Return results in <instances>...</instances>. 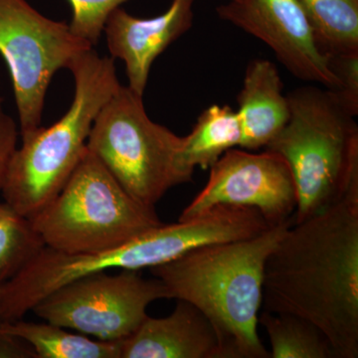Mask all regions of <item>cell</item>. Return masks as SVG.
<instances>
[{
    "instance_id": "obj_1",
    "label": "cell",
    "mask_w": 358,
    "mask_h": 358,
    "mask_svg": "<svg viewBox=\"0 0 358 358\" xmlns=\"http://www.w3.org/2000/svg\"><path fill=\"white\" fill-rule=\"evenodd\" d=\"M262 307L308 320L336 358L358 357V178L326 210L292 223L264 268Z\"/></svg>"
},
{
    "instance_id": "obj_2",
    "label": "cell",
    "mask_w": 358,
    "mask_h": 358,
    "mask_svg": "<svg viewBox=\"0 0 358 358\" xmlns=\"http://www.w3.org/2000/svg\"><path fill=\"white\" fill-rule=\"evenodd\" d=\"M291 224L248 239L199 247L150 268L171 299L188 301L210 322L219 358H270L258 334L264 268Z\"/></svg>"
},
{
    "instance_id": "obj_3",
    "label": "cell",
    "mask_w": 358,
    "mask_h": 358,
    "mask_svg": "<svg viewBox=\"0 0 358 358\" xmlns=\"http://www.w3.org/2000/svg\"><path fill=\"white\" fill-rule=\"evenodd\" d=\"M75 94L69 110L49 128L21 136L1 192L4 201L30 219L62 190L87 150L99 112L119 88L115 59L94 48L78 56L68 68Z\"/></svg>"
},
{
    "instance_id": "obj_4",
    "label": "cell",
    "mask_w": 358,
    "mask_h": 358,
    "mask_svg": "<svg viewBox=\"0 0 358 358\" xmlns=\"http://www.w3.org/2000/svg\"><path fill=\"white\" fill-rule=\"evenodd\" d=\"M287 98L289 121L265 150L288 162L298 195L292 223H299L336 204L358 178V124L331 90L308 85Z\"/></svg>"
},
{
    "instance_id": "obj_5",
    "label": "cell",
    "mask_w": 358,
    "mask_h": 358,
    "mask_svg": "<svg viewBox=\"0 0 358 358\" xmlns=\"http://www.w3.org/2000/svg\"><path fill=\"white\" fill-rule=\"evenodd\" d=\"M30 221L45 246L69 254L114 248L162 224L88 148L57 196Z\"/></svg>"
},
{
    "instance_id": "obj_6",
    "label": "cell",
    "mask_w": 358,
    "mask_h": 358,
    "mask_svg": "<svg viewBox=\"0 0 358 358\" xmlns=\"http://www.w3.org/2000/svg\"><path fill=\"white\" fill-rule=\"evenodd\" d=\"M143 96L120 85L96 115L87 148L134 201L155 210L169 190L192 176L179 166L182 136L150 120Z\"/></svg>"
},
{
    "instance_id": "obj_7",
    "label": "cell",
    "mask_w": 358,
    "mask_h": 358,
    "mask_svg": "<svg viewBox=\"0 0 358 358\" xmlns=\"http://www.w3.org/2000/svg\"><path fill=\"white\" fill-rule=\"evenodd\" d=\"M199 244L192 224L162 223L127 243L96 253L69 254L45 246L2 286L0 320L22 319L45 296L79 278L113 268L140 271L171 262Z\"/></svg>"
},
{
    "instance_id": "obj_8",
    "label": "cell",
    "mask_w": 358,
    "mask_h": 358,
    "mask_svg": "<svg viewBox=\"0 0 358 358\" xmlns=\"http://www.w3.org/2000/svg\"><path fill=\"white\" fill-rule=\"evenodd\" d=\"M69 24L49 20L26 0H0V54L11 80L21 136L41 127L45 96L55 73L93 48Z\"/></svg>"
},
{
    "instance_id": "obj_9",
    "label": "cell",
    "mask_w": 358,
    "mask_h": 358,
    "mask_svg": "<svg viewBox=\"0 0 358 358\" xmlns=\"http://www.w3.org/2000/svg\"><path fill=\"white\" fill-rule=\"evenodd\" d=\"M138 272L84 275L45 296L31 312L44 322L99 341L121 343L148 317L150 303L171 299L159 279H145Z\"/></svg>"
},
{
    "instance_id": "obj_10",
    "label": "cell",
    "mask_w": 358,
    "mask_h": 358,
    "mask_svg": "<svg viewBox=\"0 0 358 358\" xmlns=\"http://www.w3.org/2000/svg\"><path fill=\"white\" fill-rule=\"evenodd\" d=\"M209 169L206 185L178 221L189 220L219 205L256 209L271 226L293 218L298 195L293 173L281 155L267 150L253 154L234 148Z\"/></svg>"
},
{
    "instance_id": "obj_11",
    "label": "cell",
    "mask_w": 358,
    "mask_h": 358,
    "mask_svg": "<svg viewBox=\"0 0 358 358\" xmlns=\"http://www.w3.org/2000/svg\"><path fill=\"white\" fill-rule=\"evenodd\" d=\"M219 17L270 47L294 77L336 91L338 78L317 46L300 0H238L216 8Z\"/></svg>"
},
{
    "instance_id": "obj_12",
    "label": "cell",
    "mask_w": 358,
    "mask_h": 358,
    "mask_svg": "<svg viewBox=\"0 0 358 358\" xmlns=\"http://www.w3.org/2000/svg\"><path fill=\"white\" fill-rule=\"evenodd\" d=\"M195 0H173L162 15L134 17L124 9H115L103 31L113 59L126 64L129 88L143 96L150 68L162 52L190 29Z\"/></svg>"
},
{
    "instance_id": "obj_13",
    "label": "cell",
    "mask_w": 358,
    "mask_h": 358,
    "mask_svg": "<svg viewBox=\"0 0 358 358\" xmlns=\"http://www.w3.org/2000/svg\"><path fill=\"white\" fill-rule=\"evenodd\" d=\"M171 315L148 317L120 343L121 358H219L215 331L207 317L188 301L176 300Z\"/></svg>"
},
{
    "instance_id": "obj_14",
    "label": "cell",
    "mask_w": 358,
    "mask_h": 358,
    "mask_svg": "<svg viewBox=\"0 0 358 358\" xmlns=\"http://www.w3.org/2000/svg\"><path fill=\"white\" fill-rule=\"evenodd\" d=\"M282 88L279 70L271 61L255 59L249 63L237 96L240 148L247 150L265 148L286 126L289 106Z\"/></svg>"
},
{
    "instance_id": "obj_15",
    "label": "cell",
    "mask_w": 358,
    "mask_h": 358,
    "mask_svg": "<svg viewBox=\"0 0 358 358\" xmlns=\"http://www.w3.org/2000/svg\"><path fill=\"white\" fill-rule=\"evenodd\" d=\"M241 127L236 110L229 106L212 105L197 119L192 133L182 136L178 162L193 176L195 167L210 169L227 150L240 147Z\"/></svg>"
},
{
    "instance_id": "obj_16",
    "label": "cell",
    "mask_w": 358,
    "mask_h": 358,
    "mask_svg": "<svg viewBox=\"0 0 358 358\" xmlns=\"http://www.w3.org/2000/svg\"><path fill=\"white\" fill-rule=\"evenodd\" d=\"M0 329L27 343L36 358H121L120 343L74 334L48 322L0 320Z\"/></svg>"
},
{
    "instance_id": "obj_17",
    "label": "cell",
    "mask_w": 358,
    "mask_h": 358,
    "mask_svg": "<svg viewBox=\"0 0 358 358\" xmlns=\"http://www.w3.org/2000/svg\"><path fill=\"white\" fill-rule=\"evenodd\" d=\"M324 55L358 53V0H300Z\"/></svg>"
},
{
    "instance_id": "obj_18",
    "label": "cell",
    "mask_w": 358,
    "mask_h": 358,
    "mask_svg": "<svg viewBox=\"0 0 358 358\" xmlns=\"http://www.w3.org/2000/svg\"><path fill=\"white\" fill-rule=\"evenodd\" d=\"M258 322L270 339V358H336L326 336L307 320L264 310Z\"/></svg>"
},
{
    "instance_id": "obj_19",
    "label": "cell",
    "mask_w": 358,
    "mask_h": 358,
    "mask_svg": "<svg viewBox=\"0 0 358 358\" xmlns=\"http://www.w3.org/2000/svg\"><path fill=\"white\" fill-rule=\"evenodd\" d=\"M44 247L30 219L6 201L0 202V287L20 273Z\"/></svg>"
},
{
    "instance_id": "obj_20",
    "label": "cell",
    "mask_w": 358,
    "mask_h": 358,
    "mask_svg": "<svg viewBox=\"0 0 358 358\" xmlns=\"http://www.w3.org/2000/svg\"><path fill=\"white\" fill-rule=\"evenodd\" d=\"M128 0H69L73 17L71 31L92 45L98 43L108 18Z\"/></svg>"
},
{
    "instance_id": "obj_21",
    "label": "cell",
    "mask_w": 358,
    "mask_h": 358,
    "mask_svg": "<svg viewBox=\"0 0 358 358\" xmlns=\"http://www.w3.org/2000/svg\"><path fill=\"white\" fill-rule=\"evenodd\" d=\"M339 86L331 91L352 114L358 115V53L327 55Z\"/></svg>"
},
{
    "instance_id": "obj_22",
    "label": "cell",
    "mask_w": 358,
    "mask_h": 358,
    "mask_svg": "<svg viewBox=\"0 0 358 358\" xmlns=\"http://www.w3.org/2000/svg\"><path fill=\"white\" fill-rule=\"evenodd\" d=\"M18 134L17 124L6 112L3 98L0 96V192L14 152L17 150Z\"/></svg>"
},
{
    "instance_id": "obj_23",
    "label": "cell",
    "mask_w": 358,
    "mask_h": 358,
    "mask_svg": "<svg viewBox=\"0 0 358 358\" xmlns=\"http://www.w3.org/2000/svg\"><path fill=\"white\" fill-rule=\"evenodd\" d=\"M0 358H36L31 346L0 329Z\"/></svg>"
},
{
    "instance_id": "obj_24",
    "label": "cell",
    "mask_w": 358,
    "mask_h": 358,
    "mask_svg": "<svg viewBox=\"0 0 358 358\" xmlns=\"http://www.w3.org/2000/svg\"><path fill=\"white\" fill-rule=\"evenodd\" d=\"M1 293H2V287H0V296H1Z\"/></svg>"
},
{
    "instance_id": "obj_25",
    "label": "cell",
    "mask_w": 358,
    "mask_h": 358,
    "mask_svg": "<svg viewBox=\"0 0 358 358\" xmlns=\"http://www.w3.org/2000/svg\"><path fill=\"white\" fill-rule=\"evenodd\" d=\"M228 1H238V0H228Z\"/></svg>"
}]
</instances>
